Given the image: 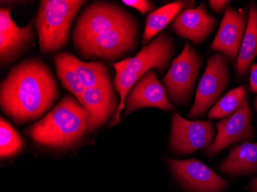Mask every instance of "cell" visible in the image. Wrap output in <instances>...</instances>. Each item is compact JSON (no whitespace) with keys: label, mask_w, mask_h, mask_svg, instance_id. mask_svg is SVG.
Here are the masks:
<instances>
[{"label":"cell","mask_w":257,"mask_h":192,"mask_svg":"<svg viewBox=\"0 0 257 192\" xmlns=\"http://www.w3.org/2000/svg\"><path fill=\"white\" fill-rule=\"evenodd\" d=\"M139 26L134 17L110 31L75 46L84 59L115 61L133 53L137 48Z\"/></svg>","instance_id":"277c9868"},{"label":"cell","mask_w":257,"mask_h":192,"mask_svg":"<svg viewBox=\"0 0 257 192\" xmlns=\"http://www.w3.org/2000/svg\"><path fill=\"white\" fill-rule=\"evenodd\" d=\"M218 22L206 11L202 3L196 8L183 10L172 23L174 33L195 45H200L208 38L217 26Z\"/></svg>","instance_id":"2e32d148"},{"label":"cell","mask_w":257,"mask_h":192,"mask_svg":"<svg viewBox=\"0 0 257 192\" xmlns=\"http://www.w3.org/2000/svg\"><path fill=\"white\" fill-rule=\"evenodd\" d=\"M33 22L24 27L16 25L11 9L0 10V63L7 66L14 63L30 49L34 41Z\"/></svg>","instance_id":"4fadbf2b"},{"label":"cell","mask_w":257,"mask_h":192,"mask_svg":"<svg viewBox=\"0 0 257 192\" xmlns=\"http://www.w3.org/2000/svg\"><path fill=\"white\" fill-rule=\"evenodd\" d=\"M256 55L257 6L252 2L249 9L246 32L236 59V72L238 77H244L247 75Z\"/></svg>","instance_id":"d6986e66"},{"label":"cell","mask_w":257,"mask_h":192,"mask_svg":"<svg viewBox=\"0 0 257 192\" xmlns=\"http://www.w3.org/2000/svg\"><path fill=\"white\" fill-rule=\"evenodd\" d=\"M63 54L86 89L99 86L110 74L108 66L101 62L86 63L70 53H63Z\"/></svg>","instance_id":"ffe728a7"},{"label":"cell","mask_w":257,"mask_h":192,"mask_svg":"<svg viewBox=\"0 0 257 192\" xmlns=\"http://www.w3.org/2000/svg\"><path fill=\"white\" fill-rule=\"evenodd\" d=\"M23 141L15 128L4 118L0 120V156L9 158L21 151Z\"/></svg>","instance_id":"cb8c5ba5"},{"label":"cell","mask_w":257,"mask_h":192,"mask_svg":"<svg viewBox=\"0 0 257 192\" xmlns=\"http://www.w3.org/2000/svg\"><path fill=\"white\" fill-rule=\"evenodd\" d=\"M119 104L110 74L99 86L86 89L82 105L88 114L87 135L93 133L112 119Z\"/></svg>","instance_id":"30bf717a"},{"label":"cell","mask_w":257,"mask_h":192,"mask_svg":"<svg viewBox=\"0 0 257 192\" xmlns=\"http://www.w3.org/2000/svg\"><path fill=\"white\" fill-rule=\"evenodd\" d=\"M111 66L115 70L113 86L115 87V90L119 93L120 99H119V104L117 111L115 112L113 118L111 120V122L109 124V127L117 125L120 122V113L122 109L125 108V98H126L127 95H128L131 89L134 87V85L140 79L138 75L128 72L126 69L121 67L118 64V63H112Z\"/></svg>","instance_id":"603a6c76"},{"label":"cell","mask_w":257,"mask_h":192,"mask_svg":"<svg viewBox=\"0 0 257 192\" xmlns=\"http://www.w3.org/2000/svg\"><path fill=\"white\" fill-rule=\"evenodd\" d=\"M248 99L246 86H239L229 91L212 107L208 113L209 119H223L239 110Z\"/></svg>","instance_id":"44dd1931"},{"label":"cell","mask_w":257,"mask_h":192,"mask_svg":"<svg viewBox=\"0 0 257 192\" xmlns=\"http://www.w3.org/2000/svg\"><path fill=\"white\" fill-rule=\"evenodd\" d=\"M122 3L138 10L143 15H145L148 12L154 11L155 7L154 3L149 0H122Z\"/></svg>","instance_id":"d4e9b609"},{"label":"cell","mask_w":257,"mask_h":192,"mask_svg":"<svg viewBox=\"0 0 257 192\" xmlns=\"http://www.w3.org/2000/svg\"><path fill=\"white\" fill-rule=\"evenodd\" d=\"M219 170L231 176L246 175L257 171V142L245 141L231 148Z\"/></svg>","instance_id":"e0dca14e"},{"label":"cell","mask_w":257,"mask_h":192,"mask_svg":"<svg viewBox=\"0 0 257 192\" xmlns=\"http://www.w3.org/2000/svg\"><path fill=\"white\" fill-rule=\"evenodd\" d=\"M175 177L193 192H221L227 181L196 159H167Z\"/></svg>","instance_id":"7c38bea8"},{"label":"cell","mask_w":257,"mask_h":192,"mask_svg":"<svg viewBox=\"0 0 257 192\" xmlns=\"http://www.w3.org/2000/svg\"><path fill=\"white\" fill-rule=\"evenodd\" d=\"M53 61L56 66L58 78L61 81L63 87L73 94L82 105L83 94L86 89L76 75L74 69L68 63L63 53L55 55Z\"/></svg>","instance_id":"7402d4cb"},{"label":"cell","mask_w":257,"mask_h":192,"mask_svg":"<svg viewBox=\"0 0 257 192\" xmlns=\"http://www.w3.org/2000/svg\"><path fill=\"white\" fill-rule=\"evenodd\" d=\"M196 2L193 0H178L152 11L147 16L142 43H150L155 36L175 20L183 10L193 9Z\"/></svg>","instance_id":"ac0fdd59"},{"label":"cell","mask_w":257,"mask_h":192,"mask_svg":"<svg viewBox=\"0 0 257 192\" xmlns=\"http://www.w3.org/2000/svg\"><path fill=\"white\" fill-rule=\"evenodd\" d=\"M126 10L113 3L96 1L82 12L73 32V45L104 34L133 18Z\"/></svg>","instance_id":"8992f818"},{"label":"cell","mask_w":257,"mask_h":192,"mask_svg":"<svg viewBox=\"0 0 257 192\" xmlns=\"http://www.w3.org/2000/svg\"><path fill=\"white\" fill-rule=\"evenodd\" d=\"M250 189L252 192H257V177L252 179V183H251Z\"/></svg>","instance_id":"83f0119b"},{"label":"cell","mask_w":257,"mask_h":192,"mask_svg":"<svg viewBox=\"0 0 257 192\" xmlns=\"http://www.w3.org/2000/svg\"><path fill=\"white\" fill-rule=\"evenodd\" d=\"M229 59L221 53L209 58L204 73L200 79L194 104L189 112V118L204 116L229 85Z\"/></svg>","instance_id":"52a82bcc"},{"label":"cell","mask_w":257,"mask_h":192,"mask_svg":"<svg viewBox=\"0 0 257 192\" xmlns=\"http://www.w3.org/2000/svg\"><path fill=\"white\" fill-rule=\"evenodd\" d=\"M87 132V112L71 95H66L46 116L26 130L35 142L60 149L77 145Z\"/></svg>","instance_id":"7a4b0ae2"},{"label":"cell","mask_w":257,"mask_h":192,"mask_svg":"<svg viewBox=\"0 0 257 192\" xmlns=\"http://www.w3.org/2000/svg\"><path fill=\"white\" fill-rule=\"evenodd\" d=\"M148 107L165 111L175 109L174 105L169 100L167 89L158 80L153 69L140 78L128 92L125 98L124 116Z\"/></svg>","instance_id":"5bb4252c"},{"label":"cell","mask_w":257,"mask_h":192,"mask_svg":"<svg viewBox=\"0 0 257 192\" xmlns=\"http://www.w3.org/2000/svg\"><path fill=\"white\" fill-rule=\"evenodd\" d=\"M216 131L211 121H190L178 112L172 115L170 145L173 152L190 154L211 145Z\"/></svg>","instance_id":"ba28073f"},{"label":"cell","mask_w":257,"mask_h":192,"mask_svg":"<svg viewBox=\"0 0 257 192\" xmlns=\"http://www.w3.org/2000/svg\"><path fill=\"white\" fill-rule=\"evenodd\" d=\"M203 63L202 56L187 42L162 80L173 105H183L190 100Z\"/></svg>","instance_id":"5b68a950"},{"label":"cell","mask_w":257,"mask_h":192,"mask_svg":"<svg viewBox=\"0 0 257 192\" xmlns=\"http://www.w3.org/2000/svg\"><path fill=\"white\" fill-rule=\"evenodd\" d=\"M247 10L236 11L226 7L217 34L211 44V50L223 53L230 61L237 59L242 39L247 26Z\"/></svg>","instance_id":"9a60e30c"},{"label":"cell","mask_w":257,"mask_h":192,"mask_svg":"<svg viewBox=\"0 0 257 192\" xmlns=\"http://www.w3.org/2000/svg\"><path fill=\"white\" fill-rule=\"evenodd\" d=\"M249 89L253 93H257V64H252L249 76Z\"/></svg>","instance_id":"4316f807"},{"label":"cell","mask_w":257,"mask_h":192,"mask_svg":"<svg viewBox=\"0 0 257 192\" xmlns=\"http://www.w3.org/2000/svg\"><path fill=\"white\" fill-rule=\"evenodd\" d=\"M254 105H255V110H256L257 112V96L255 97V102H254Z\"/></svg>","instance_id":"f1b7e54d"},{"label":"cell","mask_w":257,"mask_h":192,"mask_svg":"<svg viewBox=\"0 0 257 192\" xmlns=\"http://www.w3.org/2000/svg\"><path fill=\"white\" fill-rule=\"evenodd\" d=\"M209 7L213 12L218 14H223V11L226 10V6L230 1H226V0H209Z\"/></svg>","instance_id":"484cf974"},{"label":"cell","mask_w":257,"mask_h":192,"mask_svg":"<svg viewBox=\"0 0 257 192\" xmlns=\"http://www.w3.org/2000/svg\"><path fill=\"white\" fill-rule=\"evenodd\" d=\"M59 97L51 68L38 57L13 66L0 86L1 109L17 125L41 118Z\"/></svg>","instance_id":"6da1fadb"},{"label":"cell","mask_w":257,"mask_h":192,"mask_svg":"<svg viewBox=\"0 0 257 192\" xmlns=\"http://www.w3.org/2000/svg\"><path fill=\"white\" fill-rule=\"evenodd\" d=\"M174 52L173 37L167 33H160L135 56L121 60L118 64L140 78L153 69L162 74L170 66Z\"/></svg>","instance_id":"9c48e42d"},{"label":"cell","mask_w":257,"mask_h":192,"mask_svg":"<svg viewBox=\"0 0 257 192\" xmlns=\"http://www.w3.org/2000/svg\"><path fill=\"white\" fill-rule=\"evenodd\" d=\"M83 0H43L35 17L42 53L50 54L66 47L69 30Z\"/></svg>","instance_id":"3957f363"},{"label":"cell","mask_w":257,"mask_h":192,"mask_svg":"<svg viewBox=\"0 0 257 192\" xmlns=\"http://www.w3.org/2000/svg\"><path fill=\"white\" fill-rule=\"evenodd\" d=\"M252 116L247 99L234 114L217 122V135L211 145L205 149L206 156L213 157L232 144L252 140L254 137Z\"/></svg>","instance_id":"8fae6325"}]
</instances>
